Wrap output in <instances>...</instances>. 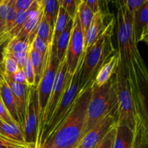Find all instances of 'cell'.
<instances>
[{
    "label": "cell",
    "mask_w": 148,
    "mask_h": 148,
    "mask_svg": "<svg viewBox=\"0 0 148 148\" xmlns=\"http://www.w3.org/2000/svg\"><path fill=\"white\" fill-rule=\"evenodd\" d=\"M11 37L9 32L4 31L0 33V61L2 56V51L4 46L7 44L9 41L11 40Z\"/></svg>",
    "instance_id": "cell-41"
},
{
    "label": "cell",
    "mask_w": 148,
    "mask_h": 148,
    "mask_svg": "<svg viewBox=\"0 0 148 148\" xmlns=\"http://www.w3.org/2000/svg\"><path fill=\"white\" fill-rule=\"evenodd\" d=\"M72 25H73V20H71L64 31L58 37L56 41V56L59 61H62L66 55V49H67L68 44H69V39H70L71 32H72Z\"/></svg>",
    "instance_id": "cell-19"
},
{
    "label": "cell",
    "mask_w": 148,
    "mask_h": 148,
    "mask_svg": "<svg viewBox=\"0 0 148 148\" xmlns=\"http://www.w3.org/2000/svg\"><path fill=\"white\" fill-rule=\"evenodd\" d=\"M117 124H116L111 128V130L107 133L106 135L103 137V139L98 143V145L95 148H114L116 134Z\"/></svg>",
    "instance_id": "cell-30"
},
{
    "label": "cell",
    "mask_w": 148,
    "mask_h": 148,
    "mask_svg": "<svg viewBox=\"0 0 148 148\" xmlns=\"http://www.w3.org/2000/svg\"><path fill=\"white\" fill-rule=\"evenodd\" d=\"M30 45L27 40L20 39H11L4 46L2 53H17L26 52L28 51Z\"/></svg>",
    "instance_id": "cell-26"
},
{
    "label": "cell",
    "mask_w": 148,
    "mask_h": 148,
    "mask_svg": "<svg viewBox=\"0 0 148 148\" xmlns=\"http://www.w3.org/2000/svg\"><path fill=\"white\" fill-rule=\"evenodd\" d=\"M71 20L72 19L70 18L69 14L66 12V11L62 7L59 6L57 17H56V21H55L52 40H54L55 42L56 41L58 37L64 31V30Z\"/></svg>",
    "instance_id": "cell-24"
},
{
    "label": "cell",
    "mask_w": 148,
    "mask_h": 148,
    "mask_svg": "<svg viewBox=\"0 0 148 148\" xmlns=\"http://www.w3.org/2000/svg\"><path fill=\"white\" fill-rule=\"evenodd\" d=\"M118 104L116 74L101 87L92 85V93L87 108L83 136L93 128Z\"/></svg>",
    "instance_id": "cell-4"
},
{
    "label": "cell",
    "mask_w": 148,
    "mask_h": 148,
    "mask_svg": "<svg viewBox=\"0 0 148 148\" xmlns=\"http://www.w3.org/2000/svg\"><path fill=\"white\" fill-rule=\"evenodd\" d=\"M17 11L14 7V0L10 1V7H9L8 12H7V18H6V29L5 31L8 32L11 28L12 25L14 23V20L16 19Z\"/></svg>",
    "instance_id": "cell-32"
},
{
    "label": "cell",
    "mask_w": 148,
    "mask_h": 148,
    "mask_svg": "<svg viewBox=\"0 0 148 148\" xmlns=\"http://www.w3.org/2000/svg\"><path fill=\"white\" fill-rule=\"evenodd\" d=\"M0 135L13 141L25 143L23 130L17 124H7L1 121L0 124Z\"/></svg>",
    "instance_id": "cell-20"
},
{
    "label": "cell",
    "mask_w": 148,
    "mask_h": 148,
    "mask_svg": "<svg viewBox=\"0 0 148 148\" xmlns=\"http://www.w3.org/2000/svg\"><path fill=\"white\" fill-rule=\"evenodd\" d=\"M59 8V0H45L43 1V15L53 31Z\"/></svg>",
    "instance_id": "cell-22"
},
{
    "label": "cell",
    "mask_w": 148,
    "mask_h": 148,
    "mask_svg": "<svg viewBox=\"0 0 148 148\" xmlns=\"http://www.w3.org/2000/svg\"><path fill=\"white\" fill-rule=\"evenodd\" d=\"M6 54L10 55V56H11V57L16 62H17L19 69H24L26 62H27V57H28V51L26 52H22V53H6Z\"/></svg>",
    "instance_id": "cell-37"
},
{
    "label": "cell",
    "mask_w": 148,
    "mask_h": 148,
    "mask_svg": "<svg viewBox=\"0 0 148 148\" xmlns=\"http://www.w3.org/2000/svg\"><path fill=\"white\" fill-rule=\"evenodd\" d=\"M71 77H72V76L68 73L66 58L64 57V59L61 61L60 63H59L53 86L52 88L50 96H49V101H48L47 106H46L44 114H43V120H42L41 132H40V137H39L38 148L39 140H40V136L43 132V128L46 126V124L49 122L51 117L53 115V111L56 109Z\"/></svg>",
    "instance_id": "cell-9"
},
{
    "label": "cell",
    "mask_w": 148,
    "mask_h": 148,
    "mask_svg": "<svg viewBox=\"0 0 148 148\" xmlns=\"http://www.w3.org/2000/svg\"><path fill=\"white\" fill-rule=\"evenodd\" d=\"M1 121H1V120H0V124H1Z\"/></svg>",
    "instance_id": "cell-43"
},
{
    "label": "cell",
    "mask_w": 148,
    "mask_h": 148,
    "mask_svg": "<svg viewBox=\"0 0 148 148\" xmlns=\"http://www.w3.org/2000/svg\"><path fill=\"white\" fill-rule=\"evenodd\" d=\"M0 120H1L4 122L7 123V124H17L15 121H14L12 116H10V113L7 111V108L4 106V103L1 101L0 98ZM18 125V124H17ZM20 127V126H19Z\"/></svg>",
    "instance_id": "cell-38"
},
{
    "label": "cell",
    "mask_w": 148,
    "mask_h": 148,
    "mask_svg": "<svg viewBox=\"0 0 148 148\" xmlns=\"http://www.w3.org/2000/svg\"><path fill=\"white\" fill-rule=\"evenodd\" d=\"M19 70L17 62L8 54L2 53L0 61V75L12 77Z\"/></svg>",
    "instance_id": "cell-25"
},
{
    "label": "cell",
    "mask_w": 148,
    "mask_h": 148,
    "mask_svg": "<svg viewBox=\"0 0 148 148\" xmlns=\"http://www.w3.org/2000/svg\"><path fill=\"white\" fill-rule=\"evenodd\" d=\"M0 76L5 79V81L7 82L9 87H10V90H11L13 98H14L17 115H18L19 121L20 123V127L23 130L25 121L27 107V98H28L30 87L14 82L10 77L6 76L4 75H1Z\"/></svg>",
    "instance_id": "cell-12"
},
{
    "label": "cell",
    "mask_w": 148,
    "mask_h": 148,
    "mask_svg": "<svg viewBox=\"0 0 148 148\" xmlns=\"http://www.w3.org/2000/svg\"><path fill=\"white\" fill-rule=\"evenodd\" d=\"M119 63L118 51L111 55L106 62L102 65L97 72L92 85L95 87H101L105 85L114 75H115Z\"/></svg>",
    "instance_id": "cell-14"
},
{
    "label": "cell",
    "mask_w": 148,
    "mask_h": 148,
    "mask_svg": "<svg viewBox=\"0 0 148 148\" xmlns=\"http://www.w3.org/2000/svg\"><path fill=\"white\" fill-rule=\"evenodd\" d=\"M88 7H89L90 10L92 11L94 14L98 13V12L101 11V7H100V1L98 0H86L85 1Z\"/></svg>",
    "instance_id": "cell-42"
},
{
    "label": "cell",
    "mask_w": 148,
    "mask_h": 148,
    "mask_svg": "<svg viewBox=\"0 0 148 148\" xmlns=\"http://www.w3.org/2000/svg\"><path fill=\"white\" fill-rule=\"evenodd\" d=\"M34 0H14V7L17 11H27Z\"/></svg>",
    "instance_id": "cell-40"
},
{
    "label": "cell",
    "mask_w": 148,
    "mask_h": 148,
    "mask_svg": "<svg viewBox=\"0 0 148 148\" xmlns=\"http://www.w3.org/2000/svg\"><path fill=\"white\" fill-rule=\"evenodd\" d=\"M79 2V0H59V6L66 11L72 20L76 15Z\"/></svg>",
    "instance_id": "cell-29"
},
{
    "label": "cell",
    "mask_w": 148,
    "mask_h": 148,
    "mask_svg": "<svg viewBox=\"0 0 148 148\" xmlns=\"http://www.w3.org/2000/svg\"><path fill=\"white\" fill-rule=\"evenodd\" d=\"M0 148H31L26 143H18L0 135Z\"/></svg>",
    "instance_id": "cell-33"
},
{
    "label": "cell",
    "mask_w": 148,
    "mask_h": 148,
    "mask_svg": "<svg viewBox=\"0 0 148 148\" xmlns=\"http://www.w3.org/2000/svg\"><path fill=\"white\" fill-rule=\"evenodd\" d=\"M114 26L115 20L111 18L88 53H85L80 75L79 92L92 86L97 72L107 59L116 51L112 42Z\"/></svg>",
    "instance_id": "cell-3"
},
{
    "label": "cell",
    "mask_w": 148,
    "mask_h": 148,
    "mask_svg": "<svg viewBox=\"0 0 148 148\" xmlns=\"http://www.w3.org/2000/svg\"><path fill=\"white\" fill-rule=\"evenodd\" d=\"M0 98L2 102L4 103V106L7 108L8 112L10 113L12 118L21 128L12 91L5 79L1 76H0Z\"/></svg>",
    "instance_id": "cell-16"
},
{
    "label": "cell",
    "mask_w": 148,
    "mask_h": 148,
    "mask_svg": "<svg viewBox=\"0 0 148 148\" xmlns=\"http://www.w3.org/2000/svg\"><path fill=\"white\" fill-rule=\"evenodd\" d=\"M29 57H30V62L33 66V72L35 75V87H37L38 82L40 81V75H41L42 67H43V57L41 54L35 51L31 46H30L28 50Z\"/></svg>",
    "instance_id": "cell-23"
},
{
    "label": "cell",
    "mask_w": 148,
    "mask_h": 148,
    "mask_svg": "<svg viewBox=\"0 0 148 148\" xmlns=\"http://www.w3.org/2000/svg\"><path fill=\"white\" fill-rule=\"evenodd\" d=\"M134 33L137 43L143 42L148 44V1L134 14L133 20Z\"/></svg>",
    "instance_id": "cell-13"
},
{
    "label": "cell",
    "mask_w": 148,
    "mask_h": 148,
    "mask_svg": "<svg viewBox=\"0 0 148 148\" xmlns=\"http://www.w3.org/2000/svg\"><path fill=\"white\" fill-rule=\"evenodd\" d=\"M145 2V0H126V1H124V5H125L127 10L133 16L135 14L136 12L143 5Z\"/></svg>",
    "instance_id": "cell-36"
},
{
    "label": "cell",
    "mask_w": 148,
    "mask_h": 148,
    "mask_svg": "<svg viewBox=\"0 0 148 148\" xmlns=\"http://www.w3.org/2000/svg\"><path fill=\"white\" fill-rule=\"evenodd\" d=\"M77 14L78 18H79L82 31L85 36V33L92 23L94 14L88 7L86 3L85 2V0H79L77 10Z\"/></svg>",
    "instance_id": "cell-21"
},
{
    "label": "cell",
    "mask_w": 148,
    "mask_h": 148,
    "mask_svg": "<svg viewBox=\"0 0 148 148\" xmlns=\"http://www.w3.org/2000/svg\"><path fill=\"white\" fill-rule=\"evenodd\" d=\"M11 79H12L14 82H17L18 84H21V85H27V78H26L25 73L24 69H19V70L11 77ZM28 86V85H27Z\"/></svg>",
    "instance_id": "cell-39"
},
{
    "label": "cell",
    "mask_w": 148,
    "mask_h": 148,
    "mask_svg": "<svg viewBox=\"0 0 148 148\" xmlns=\"http://www.w3.org/2000/svg\"><path fill=\"white\" fill-rule=\"evenodd\" d=\"M132 130L126 124L118 123L114 148H132Z\"/></svg>",
    "instance_id": "cell-17"
},
{
    "label": "cell",
    "mask_w": 148,
    "mask_h": 148,
    "mask_svg": "<svg viewBox=\"0 0 148 148\" xmlns=\"http://www.w3.org/2000/svg\"><path fill=\"white\" fill-rule=\"evenodd\" d=\"M59 63L60 61L58 59L56 56V42L52 40L51 42H50L48 45L47 51L43 57L41 75L37 86L39 108V129L38 143L41 132L43 114L47 106L52 88L53 86Z\"/></svg>",
    "instance_id": "cell-6"
},
{
    "label": "cell",
    "mask_w": 148,
    "mask_h": 148,
    "mask_svg": "<svg viewBox=\"0 0 148 148\" xmlns=\"http://www.w3.org/2000/svg\"><path fill=\"white\" fill-rule=\"evenodd\" d=\"M116 4L119 64L124 68L130 82L137 117L147 125V66L139 51L134 36V16L127 10L124 1H118Z\"/></svg>",
    "instance_id": "cell-1"
},
{
    "label": "cell",
    "mask_w": 148,
    "mask_h": 148,
    "mask_svg": "<svg viewBox=\"0 0 148 148\" xmlns=\"http://www.w3.org/2000/svg\"><path fill=\"white\" fill-rule=\"evenodd\" d=\"M84 59H85V53L82 56L81 60L79 61L76 71L68 82L64 92L56 109L53 111V115L43 128V132L39 140L38 148L43 147L45 142L53 134L56 129L72 111L78 94L80 91V75Z\"/></svg>",
    "instance_id": "cell-5"
},
{
    "label": "cell",
    "mask_w": 148,
    "mask_h": 148,
    "mask_svg": "<svg viewBox=\"0 0 148 148\" xmlns=\"http://www.w3.org/2000/svg\"><path fill=\"white\" fill-rule=\"evenodd\" d=\"M53 32V30L50 27L43 14V16L40 20V23L38 25L37 30H36V36H38L45 43L49 44L52 40Z\"/></svg>",
    "instance_id": "cell-27"
},
{
    "label": "cell",
    "mask_w": 148,
    "mask_h": 148,
    "mask_svg": "<svg viewBox=\"0 0 148 148\" xmlns=\"http://www.w3.org/2000/svg\"><path fill=\"white\" fill-rule=\"evenodd\" d=\"M104 17L105 15L102 12V10L94 14L92 23L84 36V41H85L84 53H88L91 46L106 26L104 25Z\"/></svg>",
    "instance_id": "cell-15"
},
{
    "label": "cell",
    "mask_w": 148,
    "mask_h": 148,
    "mask_svg": "<svg viewBox=\"0 0 148 148\" xmlns=\"http://www.w3.org/2000/svg\"><path fill=\"white\" fill-rule=\"evenodd\" d=\"M24 71L26 75V78H27V85L29 87L35 86V75L31 62H30V57H29V53L28 57H27V62H26L25 66L24 68Z\"/></svg>",
    "instance_id": "cell-35"
},
{
    "label": "cell",
    "mask_w": 148,
    "mask_h": 148,
    "mask_svg": "<svg viewBox=\"0 0 148 148\" xmlns=\"http://www.w3.org/2000/svg\"><path fill=\"white\" fill-rule=\"evenodd\" d=\"M84 34L82 31L77 14L73 20L70 39L66 49V58L68 73L72 76L84 54Z\"/></svg>",
    "instance_id": "cell-11"
},
{
    "label": "cell",
    "mask_w": 148,
    "mask_h": 148,
    "mask_svg": "<svg viewBox=\"0 0 148 148\" xmlns=\"http://www.w3.org/2000/svg\"><path fill=\"white\" fill-rule=\"evenodd\" d=\"M92 93V86L79 92L69 115L42 148H77L83 137L87 108Z\"/></svg>",
    "instance_id": "cell-2"
},
{
    "label": "cell",
    "mask_w": 148,
    "mask_h": 148,
    "mask_svg": "<svg viewBox=\"0 0 148 148\" xmlns=\"http://www.w3.org/2000/svg\"><path fill=\"white\" fill-rule=\"evenodd\" d=\"M132 148H148L147 125L139 118L136 119L135 127L133 131Z\"/></svg>",
    "instance_id": "cell-18"
},
{
    "label": "cell",
    "mask_w": 148,
    "mask_h": 148,
    "mask_svg": "<svg viewBox=\"0 0 148 148\" xmlns=\"http://www.w3.org/2000/svg\"><path fill=\"white\" fill-rule=\"evenodd\" d=\"M119 114V106L117 104L93 128L83 136L77 148H95L96 147L111 128L118 124Z\"/></svg>",
    "instance_id": "cell-10"
},
{
    "label": "cell",
    "mask_w": 148,
    "mask_h": 148,
    "mask_svg": "<svg viewBox=\"0 0 148 148\" xmlns=\"http://www.w3.org/2000/svg\"><path fill=\"white\" fill-rule=\"evenodd\" d=\"M119 106V124H124L132 131L137 118L130 82L124 68L119 64L116 72Z\"/></svg>",
    "instance_id": "cell-7"
},
{
    "label": "cell",
    "mask_w": 148,
    "mask_h": 148,
    "mask_svg": "<svg viewBox=\"0 0 148 148\" xmlns=\"http://www.w3.org/2000/svg\"><path fill=\"white\" fill-rule=\"evenodd\" d=\"M48 45L46 43H45L43 40L40 38L38 36H36V37L33 39V42L31 43V47L34 49L35 51H36L37 52H38L40 54H41L42 56H44L46 54V51H47L48 49Z\"/></svg>",
    "instance_id": "cell-34"
},
{
    "label": "cell",
    "mask_w": 148,
    "mask_h": 148,
    "mask_svg": "<svg viewBox=\"0 0 148 148\" xmlns=\"http://www.w3.org/2000/svg\"><path fill=\"white\" fill-rule=\"evenodd\" d=\"M26 20H27V11L17 12L15 20L12 25L10 30L8 31L12 39L14 38L18 35L20 30L23 29Z\"/></svg>",
    "instance_id": "cell-28"
},
{
    "label": "cell",
    "mask_w": 148,
    "mask_h": 148,
    "mask_svg": "<svg viewBox=\"0 0 148 148\" xmlns=\"http://www.w3.org/2000/svg\"><path fill=\"white\" fill-rule=\"evenodd\" d=\"M39 108L37 87H30L25 121L23 127L25 143L31 148H38Z\"/></svg>",
    "instance_id": "cell-8"
},
{
    "label": "cell",
    "mask_w": 148,
    "mask_h": 148,
    "mask_svg": "<svg viewBox=\"0 0 148 148\" xmlns=\"http://www.w3.org/2000/svg\"><path fill=\"white\" fill-rule=\"evenodd\" d=\"M11 0H0V33L5 31L6 18Z\"/></svg>",
    "instance_id": "cell-31"
}]
</instances>
